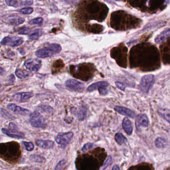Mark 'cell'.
Segmentation results:
<instances>
[{"label": "cell", "mask_w": 170, "mask_h": 170, "mask_svg": "<svg viewBox=\"0 0 170 170\" xmlns=\"http://www.w3.org/2000/svg\"><path fill=\"white\" fill-rule=\"evenodd\" d=\"M156 48L154 46L146 48L142 45L134 47L132 52H135V53L131 52V55H135V59L137 60L135 61V66L149 65L150 63L154 62V60L159 61V53Z\"/></svg>", "instance_id": "cell-1"}, {"label": "cell", "mask_w": 170, "mask_h": 170, "mask_svg": "<svg viewBox=\"0 0 170 170\" xmlns=\"http://www.w3.org/2000/svg\"><path fill=\"white\" fill-rule=\"evenodd\" d=\"M22 157L19 144L16 141L0 143V157L10 164H16Z\"/></svg>", "instance_id": "cell-2"}, {"label": "cell", "mask_w": 170, "mask_h": 170, "mask_svg": "<svg viewBox=\"0 0 170 170\" xmlns=\"http://www.w3.org/2000/svg\"><path fill=\"white\" fill-rule=\"evenodd\" d=\"M154 82L155 79L153 74L144 75L142 77L140 81L139 89L142 92L147 94L154 85Z\"/></svg>", "instance_id": "cell-3"}, {"label": "cell", "mask_w": 170, "mask_h": 170, "mask_svg": "<svg viewBox=\"0 0 170 170\" xmlns=\"http://www.w3.org/2000/svg\"><path fill=\"white\" fill-rule=\"evenodd\" d=\"M30 122L31 124L35 128H45L46 126V122L44 117L36 111L30 115Z\"/></svg>", "instance_id": "cell-4"}, {"label": "cell", "mask_w": 170, "mask_h": 170, "mask_svg": "<svg viewBox=\"0 0 170 170\" xmlns=\"http://www.w3.org/2000/svg\"><path fill=\"white\" fill-rule=\"evenodd\" d=\"M74 137V133L72 132L60 133L56 136V141L58 144L60 145L61 148L64 147L70 143Z\"/></svg>", "instance_id": "cell-5"}, {"label": "cell", "mask_w": 170, "mask_h": 170, "mask_svg": "<svg viewBox=\"0 0 170 170\" xmlns=\"http://www.w3.org/2000/svg\"><path fill=\"white\" fill-rule=\"evenodd\" d=\"M24 42L23 38L16 36H8L2 40V45L11 47H16L21 45Z\"/></svg>", "instance_id": "cell-6"}, {"label": "cell", "mask_w": 170, "mask_h": 170, "mask_svg": "<svg viewBox=\"0 0 170 170\" xmlns=\"http://www.w3.org/2000/svg\"><path fill=\"white\" fill-rule=\"evenodd\" d=\"M24 65L26 68L31 71L37 72L42 67V61L38 59H28L25 61Z\"/></svg>", "instance_id": "cell-7"}, {"label": "cell", "mask_w": 170, "mask_h": 170, "mask_svg": "<svg viewBox=\"0 0 170 170\" xmlns=\"http://www.w3.org/2000/svg\"><path fill=\"white\" fill-rule=\"evenodd\" d=\"M136 128L137 129L140 128H146L149 125V120L147 115L141 114L137 116L135 120Z\"/></svg>", "instance_id": "cell-8"}, {"label": "cell", "mask_w": 170, "mask_h": 170, "mask_svg": "<svg viewBox=\"0 0 170 170\" xmlns=\"http://www.w3.org/2000/svg\"><path fill=\"white\" fill-rule=\"evenodd\" d=\"M65 86L68 89L73 91H81L85 88L83 83L74 79H69L65 82Z\"/></svg>", "instance_id": "cell-9"}, {"label": "cell", "mask_w": 170, "mask_h": 170, "mask_svg": "<svg viewBox=\"0 0 170 170\" xmlns=\"http://www.w3.org/2000/svg\"><path fill=\"white\" fill-rule=\"evenodd\" d=\"M56 54L54 51L49 46L45 45V48L39 49L35 52V55L40 58L50 57Z\"/></svg>", "instance_id": "cell-10"}, {"label": "cell", "mask_w": 170, "mask_h": 170, "mask_svg": "<svg viewBox=\"0 0 170 170\" xmlns=\"http://www.w3.org/2000/svg\"><path fill=\"white\" fill-rule=\"evenodd\" d=\"M7 108L16 114L25 116L27 115L30 113V111L28 109L20 107L18 105H16L15 104H9L7 105Z\"/></svg>", "instance_id": "cell-11"}, {"label": "cell", "mask_w": 170, "mask_h": 170, "mask_svg": "<svg viewBox=\"0 0 170 170\" xmlns=\"http://www.w3.org/2000/svg\"><path fill=\"white\" fill-rule=\"evenodd\" d=\"M114 110L120 114L126 116L131 118H135L136 117V115L135 112L123 106H116L114 107Z\"/></svg>", "instance_id": "cell-12"}, {"label": "cell", "mask_w": 170, "mask_h": 170, "mask_svg": "<svg viewBox=\"0 0 170 170\" xmlns=\"http://www.w3.org/2000/svg\"><path fill=\"white\" fill-rule=\"evenodd\" d=\"M7 5L11 7H16L23 5H31L34 3L33 1H16V0H7L5 1Z\"/></svg>", "instance_id": "cell-13"}, {"label": "cell", "mask_w": 170, "mask_h": 170, "mask_svg": "<svg viewBox=\"0 0 170 170\" xmlns=\"http://www.w3.org/2000/svg\"><path fill=\"white\" fill-rule=\"evenodd\" d=\"M2 131L5 135L10 136L11 137L16 138H24L25 135L23 133L19 132L18 131L14 130L7 129L5 128H2Z\"/></svg>", "instance_id": "cell-14"}, {"label": "cell", "mask_w": 170, "mask_h": 170, "mask_svg": "<svg viewBox=\"0 0 170 170\" xmlns=\"http://www.w3.org/2000/svg\"><path fill=\"white\" fill-rule=\"evenodd\" d=\"M35 144L38 146V147L45 149L52 148L54 146V142L52 141L42 139H38L36 140Z\"/></svg>", "instance_id": "cell-15"}, {"label": "cell", "mask_w": 170, "mask_h": 170, "mask_svg": "<svg viewBox=\"0 0 170 170\" xmlns=\"http://www.w3.org/2000/svg\"><path fill=\"white\" fill-rule=\"evenodd\" d=\"M33 95L34 94L31 92L18 93L15 94L13 97V98L15 100L22 102L30 99L33 96Z\"/></svg>", "instance_id": "cell-16"}, {"label": "cell", "mask_w": 170, "mask_h": 170, "mask_svg": "<svg viewBox=\"0 0 170 170\" xmlns=\"http://www.w3.org/2000/svg\"><path fill=\"white\" fill-rule=\"evenodd\" d=\"M122 127L123 129L125 131L128 135H131L132 134L133 131V127L132 125L131 121L127 117L124 118L123 120Z\"/></svg>", "instance_id": "cell-17"}, {"label": "cell", "mask_w": 170, "mask_h": 170, "mask_svg": "<svg viewBox=\"0 0 170 170\" xmlns=\"http://www.w3.org/2000/svg\"><path fill=\"white\" fill-rule=\"evenodd\" d=\"M25 21V19L18 16H11L8 19V22L9 23L14 26L20 25L24 23Z\"/></svg>", "instance_id": "cell-18"}, {"label": "cell", "mask_w": 170, "mask_h": 170, "mask_svg": "<svg viewBox=\"0 0 170 170\" xmlns=\"http://www.w3.org/2000/svg\"><path fill=\"white\" fill-rule=\"evenodd\" d=\"M109 86V83L107 81H99L93 83L92 85H90L87 88V91H94L97 89H99L100 87H107Z\"/></svg>", "instance_id": "cell-19"}, {"label": "cell", "mask_w": 170, "mask_h": 170, "mask_svg": "<svg viewBox=\"0 0 170 170\" xmlns=\"http://www.w3.org/2000/svg\"><path fill=\"white\" fill-rule=\"evenodd\" d=\"M155 144L157 148L164 149L169 145V142L164 138L158 137L155 140Z\"/></svg>", "instance_id": "cell-20"}, {"label": "cell", "mask_w": 170, "mask_h": 170, "mask_svg": "<svg viewBox=\"0 0 170 170\" xmlns=\"http://www.w3.org/2000/svg\"><path fill=\"white\" fill-rule=\"evenodd\" d=\"M170 29H168L167 30L164 31L163 33H161L160 35L157 37L156 38H155V42L158 44L162 43L165 40L169 38L170 37Z\"/></svg>", "instance_id": "cell-21"}, {"label": "cell", "mask_w": 170, "mask_h": 170, "mask_svg": "<svg viewBox=\"0 0 170 170\" xmlns=\"http://www.w3.org/2000/svg\"><path fill=\"white\" fill-rule=\"evenodd\" d=\"M159 114L164 120L170 123V110L167 108H159L158 109Z\"/></svg>", "instance_id": "cell-22"}, {"label": "cell", "mask_w": 170, "mask_h": 170, "mask_svg": "<svg viewBox=\"0 0 170 170\" xmlns=\"http://www.w3.org/2000/svg\"><path fill=\"white\" fill-rule=\"evenodd\" d=\"M43 34H44V31L42 29H35L29 35V38L31 40H33V41L38 40V38H40V37Z\"/></svg>", "instance_id": "cell-23"}, {"label": "cell", "mask_w": 170, "mask_h": 170, "mask_svg": "<svg viewBox=\"0 0 170 170\" xmlns=\"http://www.w3.org/2000/svg\"><path fill=\"white\" fill-rule=\"evenodd\" d=\"M115 139L116 142L120 145L124 144L127 142V139L122 134L120 133L116 134L115 136Z\"/></svg>", "instance_id": "cell-24"}, {"label": "cell", "mask_w": 170, "mask_h": 170, "mask_svg": "<svg viewBox=\"0 0 170 170\" xmlns=\"http://www.w3.org/2000/svg\"><path fill=\"white\" fill-rule=\"evenodd\" d=\"M18 78L20 79H25L26 78H28L30 74L27 71L25 70H21V69H16L15 72Z\"/></svg>", "instance_id": "cell-25"}, {"label": "cell", "mask_w": 170, "mask_h": 170, "mask_svg": "<svg viewBox=\"0 0 170 170\" xmlns=\"http://www.w3.org/2000/svg\"><path fill=\"white\" fill-rule=\"evenodd\" d=\"M86 115V109L85 107H82L76 113L77 118L80 121L83 120L85 118Z\"/></svg>", "instance_id": "cell-26"}, {"label": "cell", "mask_w": 170, "mask_h": 170, "mask_svg": "<svg viewBox=\"0 0 170 170\" xmlns=\"http://www.w3.org/2000/svg\"><path fill=\"white\" fill-rule=\"evenodd\" d=\"M31 160L34 162H38V163H44L45 162V158L42 157L40 155H33L31 156L30 157Z\"/></svg>", "instance_id": "cell-27"}, {"label": "cell", "mask_w": 170, "mask_h": 170, "mask_svg": "<svg viewBox=\"0 0 170 170\" xmlns=\"http://www.w3.org/2000/svg\"><path fill=\"white\" fill-rule=\"evenodd\" d=\"M46 45L51 48L56 53H59L61 50V46L59 44H48Z\"/></svg>", "instance_id": "cell-28"}, {"label": "cell", "mask_w": 170, "mask_h": 170, "mask_svg": "<svg viewBox=\"0 0 170 170\" xmlns=\"http://www.w3.org/2000/svg\"><path fill=\"white\" fill-rule=\"evenodd\" d=\"M39 108L41 111H42L43 112L45 113H52L53 109L50 106L46 105H41L39 106Z\"/></svg>", "instance_id": "cell-29"}, {"label": "cell", "mask_w": 170, "mask_h": 170, "mask_svg": "<svg viewBox=\"0 0 170 170\" xmlns=\"http://www.w3.org/2000/svg\"><path fill=\"white\" fill-rule=\"evenodd\" d=\"M95 147V145L93 143H87L84 145L83 147L82 148L81 151L82 152H86L89 150L92 149Z\"/></svg>", "instance_id": "cell-30"}, {"label": "cell", "mask_w": 170, "mask_h": 170, "mask_svg": "<svg viewBox=\"0 0 170 170\" xmlns=\"http://www.w3.org/2000/svg\"><path fill=\"white\" fill-rule=\"evenodd\" d=\"M44 20L42 18L38 17V18H35L34 19L31 20L29 22V24L31 25H41L43 23Z\"/></svg>", "instance_id": "cell-31"}, {"label": "cell", "mask_w": 170, "mask_h": 170, "mask_svg": "<svg viewBox=\"0 0 170 170\" xmlns=\"http://www.w3.org/2000/svg\"><path fill=\"white\" fill-rule=\"evenodd\" d=\"M18 33L20 34H28L31 33V30L29 27H20L17 30Z\"/></svg>", "instance_id": "cell-32"}, {"label": "cell", "mask_w": 170, "mask_h": 170, "mask_svg": "<svg viewBox=\"0 0 170 170\" xmlns=\"http://www.w3.org/2000/svg\"><path fill=\"white\" fill-rule=\"evenodd\" d=\"M23 144L25 146L26 150L28 151H32L34 149V145L31 142H23Z\"/></svg>", "instance_id": "cell-33"}, {"label": "cell", "mask_w": 170, "mask_h": 170, "mask_svg": "<svg viewBox=\"0 0 170 170\" xmlns=\"http://www.w3.org/2000/svg\"><path fill=\"white\" fill-rule=\"evenodd\" d=\"M19 12L22 14L29 15V14H31L34 12V9L32 8H23L21 10H19Z\"/></svg>", "instance_id": "cell-34"}, {"label": "cell", "mask_w": 170, "mask_h": 170, "mask_svg": "<svg viewBox=\"0 0 170 170\" xmlns=\"http://www.w3.org/2000/svg\"><path fill=\"white\" fill-rule=\"evenodd\" d=\"M66 161L64 159L61 160L58 163L57 165H56L55 170H61L63 169V167L66 164Z\"/></svg>", "instance_id": "cell-35"}, {"label": "cell", "mask_w": 170, "mask_h": 170, "mask_svg": "<svg viewBox=\"0 0 170 170\" xmlns=\"http://www.w3.org/2000/svg\"><path fill=\"white\" fill-rule=\"evenodd\" d=\"M112 163V158L111 156H109L108 157L107 159L106 160V161L104 162V163L103 164V170L107 167L109 165H111Z\"/></svg>", "instance_id": "cell-36"}, {"label": "cell", "mask_w": 170, "mask_h": 170, "mask_svg": "<svg viewBox=\"0 0 170 170\" xmlns=\"http://www.w3.org/2000/svg\"><path fill=\"white\" fill-rule=\"evenodd\" d=\"M115 83L118 89H119L120 90H123V91L125 90L126 85H125V84H124V83H123L122 82L116 81Z\"/></svg>", "instance_id": "cell-37"}, {"label": "cell", "mask_w": 170, "mask_h": 170, "mask_svg": "<svg viewBox=\"0 0 170 170\" xmlns=\"http://www.w3.org/2000/svg\"><path fill=\"white\" fill-rule=\"evenodd\" d=\"M99 93L101 95H106L107 94L108 91L107 89L105 87H100L98 89Z\"/></svg>", "instance_id": "cell-38"}, {"label": "cell", "mask_w": 170, "mask_h": 170, "mask_svg": "<svg viewBox=\"0 0 170 170\" xmlns=\"http://www.w3.org/2000/svg\"><path fill=\"white\" fill-rule=\"evenodd\" d=\"M9 127L10 130H15L18 129V127L16 126V125L14 124V123H10L9 125Z\"/></svg>", "instance_id": "cell-39"}, {"label": "cell", "mask_w": 170, "mask_h": 170, "mask_svg": "<svg viewBox=\"0 0 170 170\" xmlns=\"http://www.w3.org/2000/svg\"><path fill=\"white\" fill-rule=\"evenodd\" d=\"M112 170H120V168H119V167L118 165H116L113 166Z\"/></svg>", "instance_id": "cell-40"}, {"label": "cell", "mask_w": 170, "mask_h": 170, "mask_svg": "<svg viewBox=\"0 0 170 170\" xmlns=\"http://www.w3.org/2000/svg\"><path fill=\"white\" fill-rule=\"evenodd\" d=\"M5 71L2 67H0V75L3 74L4 73Z\"/></svg>", "instance_id": "cell-41"}, {"label": "cell", "mask_w": 170, "mask_h": 170, "mask_svg": "<svg viewBox=\"0 0 170 170\" xmlns=\"http://www.w3.org/2000/svg\"><path fill=\"white\" fill-rule=\"evenodd\" d=\"M1 86H2L1 83V82H0V87H1Z\"/></svg>", "instance_id": "cell-42"}]
</instances>
